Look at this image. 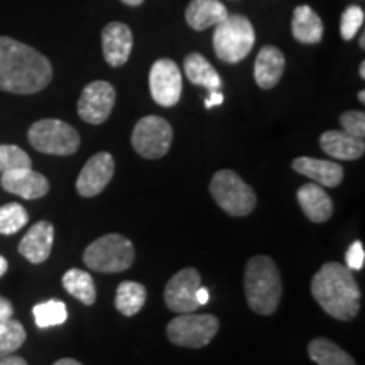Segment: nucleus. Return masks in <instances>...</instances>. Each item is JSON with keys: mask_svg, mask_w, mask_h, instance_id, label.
<instances>
[{"mask_svg": "<svg viewBox=\"0 0 365 365\" xmlns=\"http://www.w3.org/2000/svg\"><path fill=\"white\" fill-rule=\"evenodd\" d=\"M53 80V66L38 49L0 36V90L31 95L44 90Z\"/></svg>", "mask_w": 365, "mask_h": 365, "instance_id": "obj_1", "label": "nucleus"}, {"mask_svg": "<svg viewBox=\"0 0 365 365\" xmlns=\"http://www.w3.org/2000/svg\"><path fill=\"white\" fill-rule=\"evenodd\" d=\"M313 298L331 318L350 322L360 309V289L352 271L344 264L328 262L314 274Z\"/></svg>", "mask_w": 365, "mask_h": 365, "instance_id": "obj_2", "label": "nucleus"}, {"mask_svg": "<svg viewBox=\"0 0 365 365\" xmlns=\"http://www.w3.org/2000/svg\"><path fill=\"white\" fill-rule=\"evenodd\" d=\"M281 274L267 255H255L245 266V296L250 309L269 317L279 307Z\"/></svg>", "mask_w": 365, "mask_h": 365, "instance_id": "obj_3", "label": "nucleus"}, {"mask_svg": "<svg viewBox=\"0 0 365 365\" xmlns=\"http://www.w3.org/2000/svg\"><path fill=\"white\" fill-rule=\"evenodd\" d=\"M135 259L134 244L120 234H107L86 247L85 266L91 271L113 274L127 271Z\"/></svg>", "mask_w": 365, "mask_h": 365, "instance_id": "obj_4", "label": "nucleus"}, {"mask_svg": "<svg viewBox=\"0 0 365 365\" xmlns=\"http://www.w3.org/2000/svg\"><path fill=\"white\" fill-rule=\"evenodd\" d=\"M254 43L255 33L247 17L234 14V16H227V19L215 26L213 49H215L217 58L222 61L230 63V65L242 61L252 51Z\"/></svg>", "mask_w": 365, "mask_h": 365, "instance_id": "obj_5", "label": "nucleus"}, {"mask_svg": "<svg viewBox=\"0 0 365 365\" xmlns=\"http://www.w3.org/2000/svg\"><path fill=\"white\" fill-rule=\"evenodd\" d=\"M210 193L218 207L232 217H245L254 212L257 198L254 190L237 173L217 171L210 182Z\"/></svg>", "mask_w": 365, "mask_h": 365, "instance_id": "obj_6", "label": "nucleus"}, {"mask_svg": "<svg viewBox=\"0 0 365 365\" xmlns=\"http://www.w3.org/2000/svg\"><path fill=\"white\" fill-rule=\"evenodd\" d=\"M29 143L36 150L53 156H71L80 149L78 132L58 118H43L29 129Z\"/></svg>", "mask_w": 365, "mask_h": 365, "instance_id": "obj_7", "label": "nucleus"}, {"mask_svg": "<svg viewBox=\"0 0 365 365\" xmlns=\"http://www.w3.org/2000/svg\"><path fill=\"white\" fill-rule=\"evenodd\" d=\"M220 322L213 314L182 313L176 317L166 328L170 341L186 349H203L215 339Z\"/></svg>", "mask_w": 365, "mask_h": 365, "instance_id": "obj_8", "label": "nucleus"}, {"mask_svg": "<svg viewBox=\"0 0 365 365\" xmlns=\"http://www.w3.org/2000/svg\"><path fill=\"white\" fill-rule=\"evenodd\" d=\"M173 143V129L163 117L148 115L140 118L132 132V148L145 159L166 156Z\"/></svg>", "mask_w": 365, "mask_h": 365, "instance_id": "obj_9", "label": "nucleus"}, {"mask_svg": "<svg viewBox=\"0 0 365 365\" xmlns=\"http://www.w3.org/2000/svg\"><path fill=\"white\" fill-rule=\"evenodd\" d=\"M149 88L154 102L161 107H175L180 102L182 80L180 68L173 59H158L150 68Z\"/></svg>", "mask_w": 365, "mask_h": 365, "instance_id": "obj_10", "label": "nucleus"}, {"mask_svg": "<svg viewBox=\"0 0 365 365\" xmlns=\"http://www.w3.org/2000/svg\"><path fill=\"white\" fill-rule=\"evenodd\" d=\"M202 286V276L193 267L181 269L171 277L164 289V301L175 313H195L200 308L196 289Z\"/></svg>", "mask_w": 365, "mask_h": 365, "instance_id": "obj_11", "label": "nucleus"}, {"mask_svg": "<svg viewBox=\"0 0 365 365\" xmlns=\"http://www.w3.org/2000/svg\"><path fill=\"white\" fill-rule=\"evenodd\" d=\"M115 98V88L108 81H91L81 91V97L78 100V115L88 124H103L110 117Z\"/></svg>", "mask_w": 365, "mask_h": 365, "instance_id": "obj_12", "label": "nucleus"}, {"mask_svg": "<svg viewBox=\"0 0 365 365\" xmlns=\"http://www.w3.org/2000/svg\"><path fill=\"white\" fill-rule=\"evenodd\" d=\"M115 173V161L108 153H97L88 159L76 180V191L85 198L97 196L107 188Z\"/></svg>", "mask_w": 365, "mask_h": 365, "instance_id": "obj_13", "label": "nucleus"}, {"mask_svg": "<svg viewBox=\"0 0 365 365\" xmlns=\"http://www.w3.org/2000/svg\"><path fill=\"white\" fill-rule=\"evenodd\" d=\"M2 188L7 193L17 195L24 200H38L48 195L49 181L33 168H21L2 173Z\"/></svg>", "mask_w": 365, "mask_h": 365, "instance_id": "obj_14", "label": "nucleus"}, {"mask_svg": "<svg viewBox=\"0 0 365 365\" xmlns=\"http://www.w3.org/2000/svg\"><path fill=\"white\" fill-rule=\"evenodd\" d=\"M132 31L122 22H110L102 31L105 61L113 68L124 66L132 53Z\"/></svg>", "mask_w": 365, "mask_h": 365, "instance_id": "obj_15", "label": "nucleus"}, {"mask_svg": "<svg viewBox=\"0 0 365 365\" xmlns=\"http://www.w3.org/2000/svg\"><path fill=\"white\" fill-rule=\"evenodd\" d=\"M54 242L53 223L41 220L29 228L19 244V254L33 264L48 261Z\"/></svg>", "mask_w": 365, "mask_h": 365, "instance_id": "obj_16", "label": "nucleus"}, {"mask_svg": "<svg viewBox=\"0 0 365 365\" xmlns=\"http://www.w3.org/2000/svg\"><path fill=\"white\" fill-rule=\"evenodd\" d=\"M293 170L309 178L319 186L335 188L344 180V168L339 163L314 158H298L293 161Z\"/></svg>", "mask_w": 365, "mask_h": 365, "instance_id": "obj_17", "label": "nucleus"}, {"mask_svg": "<svg viewBox=\"0 0 365 365\" xmlns=\"http://www.w3.org/2000/svg\"><path fill=\"white\" fill-rule=\"evenodd\" d=\"M323 153L340 161H355L365 153L364 139L346 134L344 130H327L319 137Z\"/></svg>", "mask_w": 365, "mask_h": 365, "instance_id": "obj_18", "label": "nucleus"}, {"mask_svg": "<svg viewBox=\"0 0 365 365\" xmlns=\"http://www.w3.org/2000/svg\"><path fill=\"white\" fill-rule=\"evenodd\" d=\"M286 68V58L282 51L274 46H264L255 58L254 76L257 85L264 90L272 88L281 80Z\"/></svg>", "mask_w": 365, "mask_h": 365, "instance_id": "obj_19", "label": "nucleus"}, {"mask_svg": "<svg viewBox=\"0 0 365 365\" xmlns=\"http://www.w3.org/2000/svg\"><path fill=\"white\" fill-rule=\"evenodd\" d=\"M298 203L303 213L314 223H325L333 213L331 198L317 182H308L298 190Z\"/></svg>", "mask_w": 365, "mask_h": 365, "instance_id": "obj_20", "label": "nucleus"}, {"mask_svg": "<svg viewBox=\"0 0 365 365\" xmlns=\"http://www.w3.org/2000/svg\"><path fill=\"white\" fill-rule=\"evenodd\" d=\"M228 12L220 0H191L186 9V22L195 31H205L227 19Z\"/></svg>", "mask_w": 365, "mask_h": 365, "instance_id": "obj_21", "label": "nucleus"}, {"mask_svg": "<svg viewBox=\"0 0 365 365\" xmlns=\"http://www.w3.org/2000/svg\"><path fill=\"white\" fill-rule=\"evenodd\" d=\"M291 31L296 41L303 44H317L323 38V22L309 6L296 7Z\"/></svg>", "mask_w": 365, "mask_h": 365, "instance_id": "obj_22", "label": "nucleus"}, {"mask_svg": "<svg viewBox=\"0 0 365 365\" xmlns=\"http://www.w3.org/2000/svg\"><path fill=\"white\" fill-rule=\"evenodd\" d=\"M185 73L193 85H200L208 91L222 88V78L218 71L200 53H191L185 59Z\"/></svg>", "mask_w": 365, "mask_h": 365, "instance_id": "obj_23", "label": "nucleus"}, {"mask_svg": "<svg viewBox=\"0 0 365 365\" xmlns=\"http://www.w3.org/2000/svg\"><path fill=\"white\" fill-rule=\"evenodd\" d=\"M63 286L73 298L81 301L86 307H91L97 301V287H95L93 277L81 269H70L63 276Z\"/></svg>", "mask_w": 365, "mask_h": 365, "instance_id": "obj_24", "label": "nucleus"}, {"mask_svg": "<svg viewBox=\"0 0 365 365\" xmlns=\"http://www.w3.org/2000/svg\"><path fill=\"white\" fill-rule=\"evenodd\" d=\"M309 359L318 365H355V360L328 339H314L308 345Z\"/></svg>", "mask_w": 365, "mask_h": 365, "instance_id": "obj_25", "label": "nucleus"}, {"mask_svg": "<svg viewBox=\"0 0 365 365\" xmlns=\"http://www.w3.org/2000/svg\"><path fill=\"white\" fill-rule=\"evenodd\" d=\"M145 303V287L139 282L124 281L117 287L115 308L124 317H134L143 309Z\"/></svg>", "mask_w": 365, "mask_h": 365, "instance_id": "obj_26", "label": "nucleus"}, {"mask_svg": "<svg viewBox=\"0 0 365 365\" xmlns=\"http://www.w3.org/2000/svg\"><path fill=\"white\" fill-rule=\"evenodd\" d=\"M34 322L38 328H51L63 325L68 318L66 304L59 299H49L33 308Z\"/></svg>", "mask_w": 365, "mask_h": 365, "instance_id": "obj_27", "label": "nucleus"}, {"mask_svg": "<svg viewBox=\"0 0 365 365\" xmlns=\"http://www.w3.org/2000/svg\"><path fill=\"white\" fill-rule=\"evenodd\" d=\"M26 341V330L17 319L9 318L0 322V359L7 357Z\"/></svg>", "mask_w": 365, "mask_h": 365, "instance_id": "obj_28", "label": "nucleus"}, {"mask_svg": "<svg viewBox=\"0 0 365 365\" xmlns=\"http://www.w3.org/2000/svg\"><path fill=\"white\" fill-rule=\"evenodd\" d=\"M29 220V213L19 203H7L0 207V234H17Z\"/></svg>", "mask_w": 365, "mask_h": 365, "instance_id": "obj_29", "label": "nucleus"}, {"mask_svg": "<svg viewBox=\"0 0 365 365\" xmlns=\"http://www.w3.org/2000/svg\"><path fill=\"white\" fill-rule=\"evenodd\" d=\"M31 166H33V163H31V158L27 156L24 149L11 144H0V173Z\"/></svg>", "mask_w": 365, "mask_h": 365, "instance_id": "obj_30", "label": "nucleus"}, {"mask_svg": "<svg viewBox=\"0 0 365 365\" xmlns=\"http://www.w3.org/2000/svg\"><path fill=\"white\" fill-rule=\"evenodd\" d=\"M364 24V11L359 6H350L345 9V12L341 14L340 21V34L345 41H350L355 38V34L359 33L360 27Z\"/></svg>", "mask_w": 365, "mask_h": 365, "instance_id": "obj_31", "label": "nucleus"}, {"mask_svg": "<svg viewBox=\"0 0 365 365\" xmlns=\"http://www.w3.org/2000/svg\"><path fill=\"white\" fill-rule=\"evenodd\" d=\"M340 124L346 134L364 139L365 135V113L362 110H350L340 115Z\"/></svg>", "mask_w": 365, "mask_h": 365, "instance_id": "obj_32", "label": "nucleus"}, {"mask_svg": "<svg viewBox=\"0 0 365 365\" xmlns=\"http://www.w3.org/2000/svg\"><path fill=\"white\" fill-rule=\"evenodd\" d=\"M345 262L346 267L350 271H360L364 267L365 262V250H364V244L360 240H355L352 245H350L349 250L345 254Z\"/></svg>", "mask_w": 365, "mask_h": 365, "instance_id": "obj_33", "label": "nucleus"}, {"mask_svg": "<svg viewBox=\"0 0 365 365\" xmlns=\"http://www.w3.org/2000/svg\"><path fill=\"white\" fill-rule=\"evenodd\" d=\"M14 314V307L9 299L0 296V322H6V319L12 318Z\"/></svg>", "mask_w": 365, "mask_h": 365, "instance_id": "obj_34", "label": "nucleus"}, {"mask_svg": "<svg viewBox=\"0 0 365 365\" xmlns=\"http://www.w3.org/2000/svg\"><path fill=\"white\" fill-rule=\"evenodd\" d=\"M223 93H220V90H215V91H210L208 97L205 98V107L207 108H213V107H218V105L223 103Z\"/></svg>", "mask_w": 365, "mask_h": 365, "instance_id": "obj_35", "label": "nucleus"}, {"mask_svg": "<svg viewBox=\"0 0 365 365\" xmlns=\"http://www.w3.org/2000/svg\"><path fill=\"white\" fill-rule=\"evenodd\" d=\"M0 365H29L24 359L14 357V355H7V357L0 359Z\"/></svg>", "mask_w": 365, "mask_h": 365, "instance_id": "obj_36", "label": "nucleus"}, {"mask_svg": "<svg viewBox=\"0 0 365 365\" xmlns=\"http://www.w3.org/2000/svg\"><path fill=\"white\" fill-rule=\"evenodd\" d=\"M196 301H198L200 307H203V304H207L210 301V293L208 289H205V287L200 286L198 289H196Z\"/></svg>", "mask_w": 365, "mask_h": 365, "instance_id": "obj_37", "label": "nucleus"}, {"mask_svg": "<svg viewBox=\"0 0 365 365\" xmlns=\"http://www.w3.org/2000/svg\"><path fill=\"white\" fill-rule=\"evenodd\" d=\"M54 365H83V364H80L78 360H75V359H61V360H58Z\"/></svg>", "mask_w": 365, "mask_h": 365, "instance_id": "obj_38", "label": "nucleus"}, {"mask_svg": "<svg viewBox=\"0 0 365 365\" xmlns=\"http://www.w3.org/2000/svg\"><path fill=\"white\" fill-rule=\"evenodd\" d=\"M7 267H9L7 259H6V257H2V255H0V277H2L4 274L7 272Z\"/></svg>", "mask_w": 365, "mask_h": 365, "instance_id": "obj_39", "label": "nucleus"}, {"mask_svg": "<svg viewBox=\"0 0 365 365\" xmlns=\"http://www.w3.org/2000/svg\"><path fill=\"white\" fill-rule=\"evenodd\" d=\"M122 2L127 4V6H132V7H135V6H140V4H143L144 0H122Z\"/></svg>", "mask_w": 365, "mask_h": 365, "instance_id": "obj_40", "label": "nucleus"}, {"mask_svg": "<svg viewBox=\"0 0 365 365\" xmlns=\"http://www.w3.org/2000/svg\"><path fill=\"white\" fill-rule=\"evenodd\" d=\"M360 78H365V63H360Z\"/></svg>", "mask_w": 365, "mask_h": 365, "instance_id": "obj_41", "label": "nucleus"}, {"mask_svg": "<svg viewBox=\"0 0 365 365\" xmlns=\"http://www.w3.org/2000/svg\"><path fill=\"white\" fill-rule=\"evenodd\" d=\"M359 100H360V102H365V91L362 90V91H360V93H359Z\"/></svg>", "mask_w": 365, "mask_h": 365, "instance_id": "obj_42", "label": "nucleus"}, {"mask_svg": "<svg viewBox=\"0 0 365 365\" xmlns=\"http://www.w3.org/2000/svg\"><path fill=\"white\" fill-rule=\"evenodd\" d=\"M360 48H365V36L362 34V36H360Z\"/></svg>", "mask_w": 365, "mask_h": 365, "instance_id": "obj_43", "label": "nucleus"}]
</instances>
